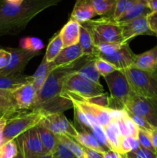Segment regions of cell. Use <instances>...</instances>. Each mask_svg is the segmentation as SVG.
<instances>
[{
	"mask_svg": "<svg viewBox=\"0 0 157 158\" xmlns=\"http://www.w3.org/2000/svg\"><path fill=\"white\" fill-rule=\"evenodd\" d=\"M88 57L84 56L72 64L55 68L38 93L36 102L32 110H40L46 114H51L63 113L73 108L72 102L61 96L63 86L68 77L78 72Z\"/></svg>",
	"mask_w": 157,
	"mask_h": 158,
	"instance_id": "obj_1",
	"label": "cell"
},
{
	"mask_svg": "<svg viewBox=\"0 0 157 158\" xmlns=\"http://www.w3.org/2000/svg\"><path fill=\"white\" fill-rule=\"evenodd\" d=\"M61 0H24L20 5L5 0L0 7V36L15 35L22 32L29 22Z\"/></svg>",
	"mask_w": 157,
	"mask_h": 158,
	"instance_id": "obj_2",
	"label": "cell"
},
{
	"mask_svg": "<svg viewBox=\"0 0 157 158\" xmlns=\"http://www.w3.org/2000/svg\"><path fill=\"white\" fill-rule=\"evenodd\" d=\"M47 114L40 110H21L8 116L4 131V143L15 140L36 127Z\"/></svg>",
	"mask_w": 157,
	"mask_h": 158,
	"instance_id": "obj_3",
	"label": "cell"
},
{
	"mask_svg": "<svg viewBox=\"0 0 157 158\" xmlns=\"http://www.w3.org/2000/svg\"><path fill=\"white\" fill-rule=\"evenodd\" d=\"M92 35L95 46L103 43H123L121 26L111 17L103 16L83 23Z\"/></svg>",
	"mask_w": 157,
	"mask_h": 158,
	"instance_id": "obj_4",
	"label": "cell"
},
{
	"mask_svg": "<svg viewBox=\"0 0 157 158\" xmlns=\"http://www.w3.org/2000/svg\"><path fill=\"white\" fill-rule=\"evenodd\" d=\"M110 92L109 108L125 110L129 99L134 94L132 86L123 70H115L104 77Z\"/></svg>",
	"mask_w": 157,
	"mask_h": 158,
	"instance_id": "obj_5",
	"label": "cell"
},
{
	"mask_svg": "<svg viewBox=\"0 0 157 158\" xmlns=\"http://www.w3.org/2000/svg\"><path fill=\"white\" fill-rule=\"evenodd\" d=\"M123 71L135 94L157 99V69L147 71L129 67Z\"/></svg>",
	"mask_w": 157,
	"mask_h": 158,
	"instance_id": "obj_6",
	"label": "cell"
},
{
	"mask_svg": "<svg viewBox=\"0 0 157 158\" xmlns=\"http://www.w3.org/2000/svg\"><path fill=\"white\" fill-rule=\"evenodd\" d=\"M62 97L69 99L72 103L76 105L87 117L91 126L99 124L106 127L113 120L111 108H105L87 102L80 96L72 93H62Z\"/></svg>",
	"mask_w": 157,
	"mask_h": 158,
	"instance_id": "obj_7",
	"label": "cell"
},
{
	"mask_svg": "<svg viewBox=\"0 0 157 158\" xmlns=\"http://www.w3.org/2000/svg\"><path fill=\"white\" fill-rule=\"evenodd\" d=\"M62 93H72L83 98H90L103 94L105 91L101 83H93L75 73L66 80Z\"/></svg>",
	"mask_w": 157,
	"mask_h": 158,
	"instance_id": "obj_8",
	"label": "cell"
},
{
	"mask_svg": "<svg viewBox=\"0 0 157 158\" xmlns=\"http://www.w3.org/2000/svg\"><path fill=\"white\" fill-rule=\"evenodd\" d=\"M125 110L143 116L151 126L157 127V99L146 98L134 93Z\"/></svg>",
	"mask_w": 157,
	"mask_h": 158,
	"instance_id": "obj_9",
	"label": "cell"
},
{
	"mask_svg": "<svg viewBox=\"0 0 157 158\" xmlns=\"http://www.w3.org/2000/svg\"><path fill=\"white\" fill-rule=\"evenodd\" d=\"M25 158H38L47 154L38 134V127L32 128L15 139Z\"/></svg>",
	"mask_w": 157,
	"mask_h": 158,
	"instance_id": "obj_10",
	"label": "cell"
},
{
	"mask_svg": "<svg viewBox=\"0 0 157 158\" xmlns=\"http://www.w3.org/2000/svg\"><path fill=\"white\" fill-rule=\"evenodd\" d=\"M12 59L6 67L0 69V75H14L23 73L25 67L32 59L40 55V52L29 51L22 48H7Z\"/></svg>",
	"mask_w": 157,
	"mask_h": 158,
	"instance_id": "obj_11",
	"label": "cell"
},
{
	"mask_svg": "<svg viewBox=\"0 0 157 158\" xmlns=\"http://www.w3.org/2000/svg\"><path fill=\"white\" fill-rule=\"evenodd\" d=\"M46 128L57 135H66L69 137H76L78 131L74 125L65 117L63 113L47 114L42 120Z\"/></svg>",
	"mask_w": 157,
	"mask_h": 158,
	"instance_id": "obj_12",
	"label": "cell"
},
{
	"mask_svg": "<svg viewBox=\"0 0 157 158\" xmlns=\"http://www.w3.org/2000/svg\"><path fill=\"white\" fill-rule=\"evenodd\" d=\"M135 55L129 47V43H123L115 51L100 59L110 63L118 70H123L132 66Z\"/></svg>",
	"mask_w": 157,
	"mask_h": 158,
	"instance_id": "obj_13",
	"label": "cell"
},
{
	"mask_svg": "<svg viewBox=\"0 0 157 158\" xmlns=\"http://www.w3.org/2000/svg\"><path fill=\"white\" fill-rule=\"evenodd\" d=\"M119 25L122 28L123 43H129L132 39L140 35H155L148 26L146 16L139 17Z\"/></svg>",
	"mask_w": 157,
	"mask_h": 158,
	"instance_id": "obj_14",
	"label": "cell"
},
{
	"mask_svg": "<svg viewBox=\"0 0 157 158\" xmlns=\"http://www.w3.org/2000/svg\"><path fill=\"white\" fill-rule=\"evenodd\" d=\"M38 90L32 82L13 90V95L20 110H32L36 102Z\"/></svg>",
	"mask_w": 157,
	"mask_h": 158,
	"instance_id": "obj_15",
	"label": "cell"
},
{
	"mask_svg": "<svg viewBox=\"0 0 157 158\" xmlns=\"http://www.w3.org/2000/svg\"><path fill=\"white\" fill-rule=\"evenodd\" d=\"M96 15L92 0H76L70 19L80 24L92 19Z\"/></svg>",
	"mask_w": 157,
	"mask_h": 158,
	"instance_id": "obj_16",
	"label": "cell"
},
{
	"mask_svg": "<svg viewBox=\"0 0 157 158\" xmlns=\"http://www.w3.org/2000/svg\"><path fill=\"white\" fill-rule=\"evenodd\" d=\"M83 56H84V54L78 43V44L73 45L69 47L63 48L58 56L55 59L53 62L51 63V64L53 68L68 66L80 60Z\"/></svg>",
	"mask_w": 157,
	"mask_h": 158,
	"instance_id": "obj_17",
	"label": "cell"
},
{
	"mask_svg": "<svg viewBox=\"0 0 157 158\" xmlns=\"http://www.w3.org/2000/svg\"><path fill=\"white\" fill-rule=\"evenodd\" d=\"M131 67L147 71L157 69V46L143 53L135 55Z\"/></svg>",
	"mask_w": 157,
	"mask_h": 158,
	"instance_id": "obj_18",
	"label": "cell"
},
{
	"mask_svg": "<svg viewBox=\"0 0 157 158\" xmlns=\"http://www.w3.org/2000/svg\"><path fill=\"white\" fill-rule=\"evenodd\" d=\"M81 24L78 22L69 19L62 29L59 31L63 42V48L78 44L80 35Z\"/></svg>",
	"mask_w": 157,
	"mask_h": 158,
	"instance_id": "obj_19",
	"label": "cell"
},
{
	"mask_svg": "<svg viewBox=\"0 0 157 158\" xmlns=\"http://www.w3.org/2000/svg\"><path fill=\"white\" fill-rule=\"evenodd\" d=\"M103 128L106 133L109 150L121 154V143L123 137L120 133L116 120H112Z\"/></svg>",
	"mask_w": 157,
	"mask_h": 158,
	"instance_id": "obj_20",
	"label": "cell"
},
{
	"mask_svg": "<svg viewBox=\"0 0 157 158\" xmlns=\"http://www.w3.org/2000/svg\"><path fill=\"white\" fill-rule=\"evenodd\" d=\"M32 82V76L24 73L14 75H0V89L15 90L22 85Z\"/></svg>",
	"mask_w": 157,
	"mask_h": 158,
	"instance_id": "obj_21",
	"label": "cell"
},
{
	"mask_svg": "<svg viewBox=\"0 0 157 158\" xmlns=\"http://www.w3.org/2000/svg\"><path fill=\"white\" fill-rule=\"evenodd\" d=\"M152 11L148 6L147 0H139L125 15L119 19L116 22L119 24H123L139 17L147 16Z\"/></svg>",
	"mask_w": 157,
	"mask_h": 158,
	"instance_id": "obj_22",
	"label": "cell"
},
{
	"mask_svg": "<svg viewBox=\"0 0 157 158\" xmlns=\"http://www.w3.org/2000/svg\"><path fill=\"white\" fill-rule=\"evenodd\" d=\"M40 139L47 154H53L59 143V136L54 134L43 125L42 121L37 125Z\"/></svg>",
	"mask_w": 157,
	"mask_h": 158,
	"instance_id": "obj_23",
	"label": "cell"
},
{
	"mask_svg": "<svg viewBox=\"0 0 157 158\" xmlns=\"http://www.w3.org/2000/svg\"><path fill=\"white\" fill-rule=\"evenodd\" d=\"M18 110H21L15 101L13 90L0 89V114L8 117Z\"/></svg>",
	"mask_w": 157,
	"mask_h": 158,
	"instance_id": "obj_24",
	"label": "cell"
},
{
	"mask_svg": "<svg viewBox=\"0 0 157 158\" xmlns=\"http://www.w3.org/2000/svg\"><path fill=\"white\" fill-rule=\"evenodd\" d=\"M72 138V137H71ZM74 140H76L79 144L86 147V148L92 149L97 151L102 154H104L109 150H106L99 142L98 141L95 136L90 132L84 131V132H78L76 137H74Z\"/></svg>",
	"mask_w": 157,
	"mask_h": 158,
	"instance_id": "obj_25",
	"label": "cell"
},
{
	"mask_svg": "<svg viewBox=\"0 0 157 158\" xmlns=\"http://www.w3.org/2000/svg\"><path fill=\"white\" fill-rule=\"evenodd\" d=\"M78 45L83 50V54L86 56H95L96 46L94 43L92 35L87 28L81 25L80 35Z\"/></svg>",
	"mask_w": 157,
	"mask_h": 158,
	"instance_id": "obj_26",
	"label": "cell"
},
{
	"mask_svg": "<svg viewBox=\"0 0 157 158\" xmlns=\"http://www.w3.org/2000/svg\"><path fill=\"white\" fill-rule=\"evenodd\" d=\"M55 68L52 67L51 63H48L46 59L43 57L41 64L39 65L35 73L32 75V83L35 87V89L38 90V92H39L40 89L44 84L47 77H49V74Z\"/></svg>",
	"mask_w": 157,
	"mask_h": 158,
	"instance_id": "obj_27",
	"label": "cell"
},
{
	"mask_svg": "<svg viewBox=\"0 0 157 158\" xmlns=\"http://www.w3.org/2000/svg\"><path fill=\"white\" fill-rule=\"evenodd\" d=\"M79 75L93 83L99 84L100 74L95 66V56H89L86 63L83 65L78 72Z\"/></svg>",
	"mask_w": 157,
	"mask_h": 158,
	"instance_id": "obj_28",
	"label": "cell"
},
{
	"mask_svg": "<svg viewBox=\"0 0 157 158\" xmlns=\"http://www.w3.org/2000/svg\"><path fill=\"white\" fill-rule=\"evenodd\" d=\"M63 49V42L59 32L55 34L49 42L46 49L44 58L48 63H52L58 56L59 52Z\"/></svg>",
	"mask_w": 157,
	"mask_h": 158,
	"instance_id": "obj_29",
	"label": "cell"
},
{
	"mask_svg": "<svg viewBox=\"0 0 157 158\" xmlns=\"http://www.w3.org/2000/svg\"><path fill=\"white\" fill-rule=\"evenodd\" d=\"M96 15L111 17L115 11L117 0H92Z\"/></svg>",
	"mask_w": 157,
	"mask_h": 158,
	"instance_id": "obj_30",
	"label": "cell"
},
{
	"mask_svg": "<svg viewBox=\"0 0 157 158\" xmlns=\"http://www.w3.org/2000/svg\"><path fill=\"white\" fill-rule=\"evenodd\" d=\"M74 110V127L78 132H88L92 133V126L88 120L86 114L76 106L73 104Z\"/></svg>",
	"mask_w": 157,
	"mask_h": 158,
	"instance_id": "obj_31",
	"label": "cell"
},
{
	"mask_svg": "<svg viewBox=\"0 0 157 158\" xmlns=\"http://www.w3.org/2000/svg\"><path fill=\"white\" fill-rule=\"evenodd\" d=\"M139 0H117L115 11L111 16L112 19L117 21L126 13Z\"/></svg>",
	"mask_w": 157,
	"mask_h": 158,
	"instance_id": "obj_32",
	"label": "cell"
},
{
	"mask_svg": "<svg viewBox=\"0 0 157 158\" xmlns=\"http://www.w3.org/2000/svg\"><path fill=\"white\" fill-rule=\"evenodd\" d=\"M20 48L33 52H40L44 47L43 42L36 37H25L20 40Z\"/></svg>",
	"mask_w": 157,
	"mask_h": 158,
	"instance_id": "obj_33",
	"label": "cell"
},
{
	"mask_svg": "<svg viewBox=\"0 0 157 158\" xmlns=\"http://www.w3.org/2000/svg\"><path fill=\"white\" fill-rule=\"evenodd\" d=\"M18 153V149L15 140L5 142L0 147V158H15Z\"/></svg>",
	"mask_w": 157,
	"mask_h": 158,
	"instance_id": "obj_34",
	"label": "cell"
},
{
	"mask_svg": "<svg viewBox=\"0 0 157 158\" xmlns=\"http://www.w3.org/2000/svg\"><path fill=\"white\" fill-rule=\"evenodd\" d=\"M95 66H96L99 73L103 77H107L114 71L117 70L116 68L110 63L103 60V59L98 58V57H95Z\"/></svg>",
	"mask_w": 157,
	"mask_h": 158,
	"instance_id": "obj_35",
	"label": "cell"
},
{
	"mask_svg": "<svg viewBox=\"0 0 157 158\" xmlns=\"http://www.w3.org/2000/svg\"><path fill=\"white\" fill-rule=\"evenodd\" d=\"M140 147L138 139L133 137H123L121 143V154H127L135 151Z\"/></svg>",
	"mask_w": 157,
	"mask_h": 158,
	"instance_id": "obj_36",
	"label": "cell"
},
{
	"mask_svg": "<svg viewBox=\"0 0 157 158\" xmlns=\"http://www.w3.org/2000/svg\"><path fill=\"white\" fill-rule=\"evenodd\" d=\"M125 110L126 111V114L129 116V118L135 123V125L138 127V128L139 130L146 131V132H149L153 128V127L151 126L149 122L143 116L139 115V114H134V113L130 112L129 110Z\"/></svg>",
	"mask_w": 157,
	"mask_h": 158,
	"instance_id": "obj_37",
	"label": "cell"
},
{
	"mask_svg": "<svg viewBox=\"0 0 157 158\" xmlns=\"http://www.w3.org/2000/svg\"><path fill=\"white\" fill-rule=\"evenodd\" d=\"M92 134L95 136L98 141L106 148V150H109V143H108L107 138H106V133H105L103 127L99 124L92 125Z\"/></svg>",
	"mask_w": 157,
	"mask_h": 158,
	"instance_id": "obj_38",
	"label": "cell"
},
{
	"mask_svg": "<svg viewBox=\"0 0 157 158\" xmlns=\"http://www.w3.org/2000/svg\"><path fill=\"white\" fill-rule=\"evenodd\" d=\"M126 155L130 158H157V154L155 152L141 146L135 151L129 153Z\"/></svg>",
	"mask_w": 157,
	"mask_h": 158,
	"instance_id": "obj_39",
	"label": "cell"
},
{
	"mask_svg": "<svg viewBox=\"0 0 157 158\" xmlns=\"http://www.w3.org/2000/svg\"><path fill=\"white\" fill-rule=\"evenodd\" d=\"M53 158H77L76 156L62 143H58L52 154Z\"/></svg>",
	"mask_w": 157,
	"mask_h": 158,
	"instance_id": "obj_40",
	"label": "cell"
},
{
	"mask_svg": "<svg viewBox=\"0 0 157 158\" xmlns=\"http://www.w3.org/2000/svg\"><path fill=\"white\" fill-rule=\"evenodd\" d=\"M87 102L93 104L97 105V106H102V107L109 108V97L107 94L104 93L101 95L95 96V97H90V98H83Z\"/></svg>",
	"mask_w": 157,
	"mask_h": 158,
	"instance_id": "obj_41",
	"label": "cell"
},
{
	"mask_svg": "<svg viewBox=\"0 0 157 158\" xmlns=\"http://www.w3.org/2000/svg\"><path fill=\"white\" fill-rule=\"evenodd\" d=\"M138 140L139 142L140 146L146 148V149H148L149 151H152L153 152H155V150H154L152 144V142H151L150 136H149V132L139 130L138 134Z\"/></svg>",
	"mask_w": 157,
	"mask_h": 158,
	"instance_id": "obj_42",
	"label": "cell"
},
{
	"mask_svg": "<svg viewBox=\"0 0 157 158\" xmlns=\"http://www.w3.org/2000/svg\"><path fill=\"white\" fill-rule=\"evenodd\" d=\"M124 121L129 137L138 139V134L139 129L138 127L135 125V123L129 118V117L127 114L124 117Z\"/></svg>",
	"mask_w": 157,
	"mask_h": 158,
	"instance_id": "obj_43",
	"label": "cell"
},
{
	"mask_svg": "<svg viewBox=\"0 0 157 158\" xmlns=\"http://www.w3.org/2000/svg\"><path fill=\"white\" fill-rule=\"evenodd\" d=\"M149 29L157 36V12H152L146 16Z\"/></svg>",
	"mask_w": 157,
	"mask_h": 158,
	"instance_id": "obj_44",
	"label": "cell"
},
{
	"mask_svg": "<svg viewBox=\"0 0 157 158\" xmlns=\"http://www.w3.org/2000/svg\"><path fill=\"white\" fill-rule=\"evenodd\" d=\"M12 59L11 52L8 49H0V69L6 67Z\"/></svg>",
	"mask_w": 157,
	"mask_h": 158,
	"instance_id": "obj_45",
	"label": "cell"
},
{
	"mask_svg": "<svg viewBox=\"0 0 157 158\" xmlns=\"http://www.w3.org/2000/svg\"><path fill=\"white\" fill-rule=\"evenodd\" d=\"M6 122H7V117L6 115L0 117V147L4 143V131Z\"/></svg>",
	"mask_w": 157,
	"mask_h": 158,
	"instance_id": "obj_46",
	"label": "cell"
},
{
	"mask_svg": "<svg viewBox=\"0 0 157 158\" xmlns=\"http://www.w3.org/2000/svg\"><path fill=\"white\" fill-rule=\"evenodd\" d=\"M81 145V144H80ZM82 148L84 151L85 154H86V156L87 158H103V154H100V153L97 152V151H93L92 149H89V148H86V147L81 145Z\"/></svg>",
	"mask_w": 157,
	"mask_h": 158,
	"instance_id": "obj_47",
	"label": "cell"
},
{
	"mask_svg": "<svg viewBox=\"0 0 157 158\" xmlns=\"http://www.w3.org/2000/svg\"><path fill=\"white\" fill-rule=\"evenodd\" d=\"M149 136H150L151 142H152V147L155 150V154H157V127H153L149 132Z\"/></svg>",
	"mask_w": 157,
	"mask_h": 158,
	"instance_id": "obj_48",
	"label": "cell"
},
{
	"mask_svg": "<svg viewBox=\"0 0 157 158\" xmlns=\"http://www.w3.org/2000/svg\"><path fill=\"white\" fill-rule=\"evenodd\" d=\"M103 158H122L121 154L111 150L106 151L104 154H103Z\"/></svg>",
	"mask_w": 157,
	"mask_h": 158,
	"instance_id": "obj_49",
	"label": "cell"
},
{
	"mask_svg": "<svg viewBox=\"0 0 157 158\" xmlns=\"http://www.w3.org/2000/svg\"><path fill=\"white\" fill-rule=\"evenodd\" d=\"M147 3L152 12H157V0H147Z\"/></svg>",
	"mask_w": 157,
	"mask_h": 158,
	"instance_id": "obj_50",
	"label": "cell"
},
{
	"mask_svg": "<svg viewBox=\"0 0 157 158\" xmlns=\"http://www.w3.org/2000/svg\"><path fill=\"white\" fill-rule=\"evenodd\" d=\"M7 2L12 3V4H15V5H20L23 2L24 0H6Z\"/></svg>",
	"mask_w": 157,
	"mask_h": 158,
	"instance_id": "obj_51",
	"label": "cell"
},
{
	"mask_svg": "<svg viewBox=\"0 0 157 158\" xmlns=\"http://www.w3.org/2000/svg\"><path fill=\"white\" fill-rule=\"evenodd\" d=\"M17 146H18V145H17ZM18 154H17L16 157H15V158H25L24 154H23V151H22V149L18 146Z\"/></svg>",
	"mask_w": 157,
	"mask_h": 158,
	"instance_id": "obj_52",
	"label": "cell"
},
{
	"mask_svg": "<svg viewBox=\"0 0 157 158\" xmlns=\"http://www.w3.org/2000/svg\"><path fill=\"white\" fill-rule=\"evenodd\" d=\"M38 158H53V156H52V154H46Z\"/></svg>",
	"mask_w": 157,
	"mask_h": 158,
	"instance_id": "obj_53",
	"label": "cell"
},
{
	"mask_svg": "<svg viewBox=\"0 0 157 158\" xmlns=\"http://www.w3.org/2000/svg\"><path fill=\"white\" fill-rule=\"evenodd\" d=\"M121 157L122 158H128L126 154H121Z\"/></svg>",
	"mask_w": 157,
	"mask_h": 158,
	"instance_id": "obj_54",
	"label": "cell"
},
{
	"mask_svg": "<svg viewBox=\"0 0 157 158\" xmlns=\"http://www.w3.org/2000/svg\"><path fill=\"white\" fill-rule=\"evenodd\" d=\"M5 0H0V7H1V6L2 5V3L4 2Z\"/></svg>",
	"mask_w": 157,
	"mask_h": 158,
	"instance_id": "obj_55",
	"label": "cell"
},
{
	"mask_svg": "<svg viewBox=\"0 0 157 158\" xmlns=\"http://www.w3.org/2000/svg\"><path fill=\"white\" fill-rule=\"evenodd\" d=\"M2 114H0V117H2Z\"/></svg>",
	"mask_w": 157,
	"mask_h": 158,
	"instance_id": "obj_56",
	"label": "cell"
},
{
	"mask_svg": "<svg viewBox=\"0 0 157 158\" xmlns=\"http://www.w3.org/2000/svg\"><path fill=\"white\" fill-rule=\"evenodd\" d=\"M127 157H128V156H127ZM128 158H130V157H128Z\"/></svg>",
	"mask_w": 157,
	"mask_h": 158,
	"instance_id": "obj_57",
	"label": "cell"
}]
</instances>
